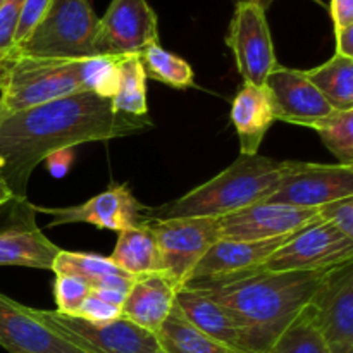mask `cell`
Instances as JSON below:
<instances>
[{"label":"cell","instance_id":"d6a6232c","mask_svg":"<svg viewBox=\"0 0 353 353\" xmlns=\"http://www.w3.org/2000/svg\"><path fill=\"white\" fill-rule=\"evenodd\" d=\"M76 317L90 321V323H110L121 317V307L105 302L95 292H90Z\"/></svg>","mask_w":353,"mask_h":353},{"label":"cell","instance_id":"1f68e13d","mask_svg":"<svg viewBox=\"0 0 353 353\" xmlns=\"http://www.w3.org/2000/svg\"><path fill=\"white\" fill-rule=\"evenodd\" d=\"M48 6H50V0H24L19 24H17L16 30V37H14L12 48L19 47V45L33 33L34 28H37L38 24H40V21L43 19Z\"/></svg>","mask_w":353,"mask_h":353},{"label":"cell","instance_id":"e575fe53","mask_svg":"<svg viewBox=\"0 0 353 353\" xmlns=\"http://www.w3.org/2000/svg\"><path fill=\"white\" fill-rule=\"evenodd\" d=\"M330 10L334 31H340L353 24V0H331Z\"/></svg>","mask_w":353,"mask_h":353},{"label":"cell","instance_id":"484cf974","mask_svg":"<svg viewBox=\"0 0 353 353\" xmlns=\"http://www.w3.org/2000/svg\"><path fill=\"white\" fill-rule=\"evenodd\" d=\"M145 76L176 90H188L195 86V72L185 59L165 50L161 43L148 45L140 54Z\"/></svg>","mask_w":353,"mask_h":353},{"label":"cell","instance_id":"ffe728a7","mask_svg":"<svg viewBox=\"0 0 353 353\" xmlns=\"http://www.w3.org/2000/svg\"><path fill=\"white\" fill-rule=\"evenodd\" d=\"M231 121L240 138L241 155H257L262 140L276 121L271 95L265 85L243 83L231 105Z\"/></svg>","mask_w":353,"mask_h":353},{"label":"cell","instance_id":"d6986e66","mask_svg":"<svg viewBox=\"0 0 353 353\" xmlns=\"http://www.w3.org/2000/svg\"><path fill=\"white\" fill-rule=\"evenodd\" d=\"M174 307L183 319L212 340L221 341L228 347L245 350V336L236 319L230 310L221 305L216 299L203 290L181 288L176 293Z\"/></svg>","mask_w":353,"mask_h":353},{"label":"cell","instance_id":"9c48e42d","mask_svg":"<svg viewBox=\"0 0 353 353\" xmlns=\"http://www.w3.org/2000/svg\"><path fill=\"white\" fill-rule=\"evenodd\" d=\"M353 196V168L288 161V169L265 202L317 209L324 203Z\"/></svg>","mask_w":353,"mask_h":353},{"label":"cell","instance_id":"f35d334b","mask_svg":"<svg viewBox=\"0 0 353 353\" xmlns=\"http://www.w3.org/2000/svg\"><path fill=\"white\" fill-rule=\"evenodd\" d=\"M6 114H7V109H6V107H3L2 100H0V119H2V117L6 116Z\"/></svg>","mask_w":353,"mask_h":353},{"label":"cell","instance_id":"7a4b0ae2","mask_svg":"<svg viewBox=\"0 0 353 353\" xmlns=\"http://www.w3.org/2000/svg\"><path fill=\"white\" fill-rule=\"evenodd\" d=\"M330 271L255 272L203 292L236 319L245 350L268 353L276 338L312 302Z\"/></svg>","mask_w":353,"mask_h":353},{"label":"cell","instance_id":"2e32d148","mask_svg":"<svg viewBox=\"0 0 353 353\" xmlns=\"http://www.w3.org/2000/svg\"><path fill=\"white\" fill-rule=\"evenodd\" d=\"M265 88L271 95L276 121L307 128L314 121L334 112L300 69L278 65L265 79Z\"/></svg>","mask_w":353,"mask_h":353},{"label":"cell","instance_id":"277c9868","mask_svg":"<svg viewBox=\"0 0 353 353\" xmlns=\"http://www.w3.org/2000/svg\"><path fill=\"white\" fill-rule=\"evenodd\" d=\"M86 59H0V100L7 112L41 105L85 92Z\"/></svg>","mask_w":353,"mask_h":353},{"label":"cell","instance_id":"44dd1931","mask_svg":"<svg viewBox=\"0 0 353 353\" xmlns=\"http://www.w3.org/2000/svg\"><path fill=\"white\" fill-rule=\"evenodd\" d=\"M54 274H71L83 279L92 292L128 293L133 278L121 271L109 257L83 252L61 250L52 265Z\"/></svg>","mask_w":353,"mask_h":353},{"label":"cell","instance_id":"30bf717a","mask_svg":"<svg viewBox=\"0 0 353 353\" xmlns=\"http://www.w3.org/2000/svg\"><path fill=\"white\" fill-rule=\"evenodd\" d=\"M34 214L28 199H12L0 207V265L52 271L61 248L41 233Z\"/></svg>","mask_w":353,"mask_h":353},{"label":"cell","instance_id":"4316f807","mask_svg":"<svg viewBox=\"0 0 353 353\" xmlns=\"http://www.w3.org/2000/svg\"><path fill=\"white\" fill-rule=\"evenodd\" d=\"M268 353H331L314 323L312 303H309L276 338Z\"/></svg>","mask_w":353,"mask_h":353},{"label":"cell","instance_id":"7c38bea8","mask_svg":"<svg viewBox=\"0 0 353 353\" xmlns=\"http://www.w3.org/2000/svg\"><path fill=\"white\" fill-rule=\"evenodd\" d=\"M154 43H159V23L150 3L147 0H110L109 9L99 17L97 57L141 54Z\"/></svg>","mask_w":353,"mask_h":353},{"label":"cell","instance_id":"7402d4cb","mask_svg":"<svg viewBox=\"0 0 353 353\" xmlns=\"http://www.w3.org/2000/svg\"><path fill=\"white\" fill-rule=\"evenodd\" d=\"M109 259L131 278L162 272L161 254L148 223L117 233L116 247Z\"/></svg>","mask_w":353,"mask_h":353},{"label":"cell","instance_id":"8fae6325","mask_svg":"<svg viewBox=\"0 0 353 353\" xmlns=\"http://www.w3.org/2000/svg\"><path fill=\"white\" fill-rule=\"evenodd\" d=\"M226 43L233 50L238 72L248 85L264 86L268 76L279 65L265 10L255 3H236Z\"/></svg>","mask_w":353,"mask_h":353},{"label":"cell","instance_id":"3957f363","mask_svg":"<svg viewBox=\"0 0 353 353\" xmlns=\"http://www.w3.org/2000/svg\"><path fill=\"white\" fill-rule=\"evenodd\" d=\"M288 169V161L264 155H241L223 172L179 199L145 210L150 221L178 217H224L254 203L265 202Z\"/></svg>","mask_w":353,"mask_h":353},{"label":"cell","instance_id":"74e56055","mask_svg":"<svg viewBox=\"0 0 353 353\" xmlns=\"http://www.w3.org/2000/svg\"><path fill=\"white\" fill-rule=\"evenodd\" d=\"M243 2H252V3H255V6L261 7V9L268 10L269 7L272 6V2H274V0H243ZM312 2H316L317 6H321V7H326V3H324L323 0H312Z\"/></svg>","mask_w":353,"mask_h":353},{"label":"cell","instance_id":"ac0fdd59","mask_svg":"<svg viewBox=\"0 0 353 353\" xmlns=\"http://www.w3.org/2000/svg\"><path fill=\"white\" fill-rule=\"evenodd\" d=\"M176 293L178 288L162 272L133 278L121 305V317L155 334L174 309Z\"/></svg>","mask_w":353,"mask_h":353},{"label":"cell","instance_id":"e0dca14e","mask_svg":"<svg viewBox=\"0 0 353 353\" xmlns=\"http://www.w3.org/2000/svg\"><path fill=\"white\" fill-rule=\"evenodd\" d=\"M0 345L9 353H85L34 319L30 307L0 293Z\"/></svg>","mask_w":353,"mask_h":353},{"label":"cell","instance_id":"d590c367","mask_svg":"<svg viewBox=\"0 0 353 353\" xmlns=\"http://www.w3.org/2000/svg\"><path fill=\"white\" fill-rule=\"evenodd\" d=\"M334 34H336V54L353 59V24L334 31Z\"/></svg>","mask_w":353,"mask_h":353},{"label":"cell","instance_id":"9a60e30c","mask_svg":"<svg viewBox=\"0 0 353 353\" xmlns=\"http://www.w3.org/2000/svg\"><path fill=\"white\" fill-rule=\"evenodd\" d=\"M319 219L317 209L259 202L219 217L221 238L238 241H259L296 233Z\"/></svg>","mask_w":353,"mask_h":353},{"label":"cell","instance_id":"5b68a950","mask_svg":"<svg viewBox=\"0 0 353 353\" xmlns=\"http://www.w3.org/2000/svg\"><path fill=\"white\" fill-rule=\"evenodd\" d=\"M99 17L90 0H50L33 33L7 55L41 59H92Z\"/></svg>","mask_w":353,"mask_h":353},{"label":"cell","instance_id":"6da1fadb","mask_svg":"<svg viewBox=\"0 0 353 353\" xmlns=\"http://www.w3.org/2000/svg\"><path fill=\"white\" fill-rule=\"evenodd\" d=\"M152 128L150 116L117 112L110 99L92 92L7 112L0 119V176L14 196L26 199L31 174L54 152L133 137Z\"/></svg>","mask_w":353,"mask_h":353},{"label":"cell","instance_id":"4dcf8cb0","mask_svg":"<svg viewBox=\"0 0 353 353\" xmlns=\"http://www.w3.org/2000/svg\"><path fill=\"white\" fill-rule=\"evenodd\" d=\"M23 2L24 0H3L0 6V59L12 50Z\"/></svg>","mask_w":353,"mask_h":353},{"label":"cell","instance_id":"603a6c76","mask_svg":"<svg viewBox=\"0 0 353 353\" xmlns=\"http://www.w3.org/2000/svg\"><path fill=\"white\" fill-rule=\"evenodd\" d=\"M334 110L353 109V59L334 54L324 64L303 71Z\"/></svg>","mask_w":353,"mask_h":353},{"label":"cell","instance_id":"f1b7e54d","mask_svg":"<svg viewBox=\"0 0 353 353\" xmlns=\"http://www.w3.org/2000/svg\"><path fill=\"white\" fill-rule=\"evenodd\" d=\"M90 292L92 290L83 279L71 274H55L54 295L59 314L76 317Z\"/></svg>","mask_w":353,"mask_h":353},{"label":"cell","instance_id":"52a82bcc","mask_svg":"<svg viewBox=\"0 0 353 353\" xmlns=\"http://www.w3.org/2000/svg\"><path fill=\"white\" fill-rule=\"evenodd\" d=\"M162 262V274L178 290L185 288L193 269L221 238L217 217H178L148 223Z\"/></svg>","mask_w":353,"mask_h":353},{"label":"cell","instance_id":"d4e9b609","mask_svg":"<svg viewBox=\"0 0 353 353\" xmlns=\"http://www.w3.org/2000/svg\"><path fill=\"white\" fill-rule=\"evenodd\" d=\"M114 110L130 116H148L147 76L140 54L117 59V85L112 99Z\"/></svg>","mask_w":353,"mask_h":353},{"label":"cell","instance_id":"cb8c5ba5","mask_svg":"<svg viewBox=\"0 0 353 353\" xmlns=\"http://www.w3.org/2000/svg\"><path fill=\"white\" fill-rule=\"evenodd\" d=\"M155 338L159 341V347L168 353H248L228 347L196 331L183 319L176 307L169 314L161 330L155 333Z\"/></svg>","mask_w":353,"mask_h":353},{"label":"cell","instance_id":"ab89813d","mask_svg":"<svg viewBox=\"0 0 353 353\" xmlns=\"http://www.w3.org/2000/svg\"><path fill=\"white\" fill-rule=\"evenodd\" d=\"M150 353H168V352H164V350H162V348H159V350H154V352H150Z\"/></svg>","mask_w":353,"mask_h":353},{"label":"cell","instance_id":"60d3db41","mask_svg":"<svg viewBox=\"0 0 353 353\" xmlns=\"http://www.w3.org/2000/svg\"><path fill=\"white\" fill-rule=\"evenodd\" d=\"M234 2H236V3H238V2H243V0H234Z\"/></svg>","mask_w":353,"mask_h":353},{"label":"cell","instance_id":"4fadbf2b","mask_svg":"<svg viewBox=\"0 0 353 353\" xmlns=\"http://www.w3.org/2000/svg\"><path fill=\"white\" fill-rule=\"evenodd\" d=\"M34 210L52 217L48 226H64V224H92L99 230H109L121 233L131 228L147 224L145 210L147 205L134 196L133 190L126 183H112L99 195L92 196L79 205L69 207H38Z\"/></svg>","mask_w":353,"mask_h":353},{"label":"cell","instance_id":"5bb4252c","mask_svg":"<svg viewBox=\"0 0 353 353\" xmlns=\"http://www.w3.org/2000/svg\"><path fill=\"white\" fill-rule=\"evenodd\" d=\"M310 303L330 352L353 353V261L331 269Z\"/></svg>","mask_w":353,"mask_h":353},{"label":"cell","instance_id":"83f0119b","mask_svg":"<svg viewBox=\"0 0 353 353\" xmlns=\"http://www.w3.org/2000/svg\"><path fill=\"white\" fill-rule=\"evenodd\" d=\"M307 128L319 134L327 150L341 165L353 168V109L334 110L330 116L310 123Z\"/></svg>","mask_w":353,"mask_h":353},{"label":"cell","instance_id":"8992f818","mask_svg":"<svg viewBox=\"0 0 353 353\" xmlns=\"http://www.w3.org/2000/svg\"><path fill=\"white\" fill-rule=\"evenodd\" d=\"M31 314L85 353H150L161 348L154 333L123 317L110 323H90L57 310L31 309Z\"/></svg>","mask_w":353,"mask_h":353},{"label":"cell","instance_id":"8d00e7d4","mask_svg":"<svg viewBox=\"0 0 353 353\" xmlns=\"http://www.w3.org/2000/svg\"><path fill=\"white\" fill-rule=\"evenodd\" d=\"M12 199H17V196L12 195L10 188L7 186V183L3 181V178L0 176V207H3L6 203H9Z\"/></svg>","mask_w":353,"mask_h":353},{"label":"cell","instance_id":"836d02e7","mask_svg":"<svg viewBox=\"0 0 353 353\" xmlns=\"http://www.w3.org/2000/svg\"><path fill=\"white\" fill-rule=\"evenodd\" d=\"M72 161H74V152H72V148H68V150L54 152L43 162L47 164L48 172L54 178H64L69 172V169H71Z\"/></svg>","mask_w":353,"mask_h":353},{"label":"cell","instance_id":"ba28073f","mask_svg":"<svg viewBox=\"0 0 353 353\" xmlns=\"http://www.w3.org/2000/svg\"><path fill=\"white\" fill-rule=\"evenodd\" d=\"M350 261H353L352 238L333 224L317 219L296 231L255 272L330 271Z\"/></svg>","mask_w":353,"mask_h":353},{"label":"cell","instance_id":"b9f144b4","mask_svg":"<svg viewBox=\"0 0 353 353\" xmlns=\"http://www.w3.org/2000/svg\"><path fill=\"white\" fill-rule=\"evenodd\" d=\"M2 3H3V0H0V6H2Z\"/></svg>","mask_w":353,"mask_h":353},{"label":"cell","instance_id":"f546056e","mask_svg":"<svg viewBox=\"0 0 353 353\" xmlns=\"http://www.w3.org/2000/svg\"><path fill=\"white\" fill-rule=\"evenodd\" d=\"M317 216L319 219L333 224L341 233L353 240V196L334 200V202L317 207Z\"/></svg>","mask_w":353,"mask_h":353}]
</instances>
